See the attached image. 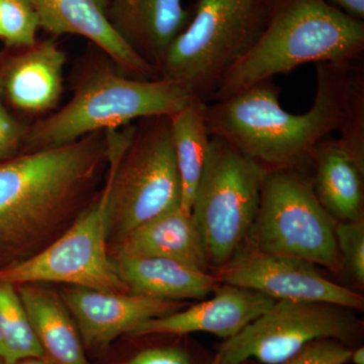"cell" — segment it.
Instances as JSON below:
<instances>
[{
  "mask_svg": "<svg viewBox=\"0 0 364 364\" xmlns=\"http://www.w3.org/2000/svg\"><path fill=\"white\" fill-rule=\"evenodd\" d=\"M354 61L316 64L315 100L305 114L282 109L280 90L272 79L210 102L205 111L208 134L226 141L267 171L306 169L318 144L341 129Z\"/></svg>",
  "mask_w": 364,
  "mask_h": 364,
  "instance_id": "6da1fadb",
  "label": "cell"
},
{
  "mask_svg": "<svg viewBox=\"0 0 364 364\" xmlns=\"http://www.w3.org/2000/svg\"><path fill=\"white\" fill-rule=\"evenodd\" d=\"M90 48L72 71L70 100L30 124L21 152L68 145L144 117L172 116L196 98L181 83L128 77L102 50Z\"/></svg>",
  "mask_w": 364,
  "mask_h": 364,
  "instance_id": "7a4b0ae2",
  "label": "cell"
},
{
  "mask_svg": "<svg viewBox=\"0 0 364 364\" xmlns=\"http://www.w3.org/2000/svg\"><path fill=\"white\" fill-rule=\"evenodd\" d=\"M363 51L364 21L327 0H277L267 30L230 69L210 102L233 97L305 64L352 62Z\"/></svg>",
  "mask_w": 364,
  "mask_h": 364,
  "instance_id": "3957f363",
  "label": "cell"
},
{
  "mask_svg": "<svg viewBox=\"0 0 364 364\" xmlns=\"http://www.w3.org/2000/svg\"><path fill=\"white\" fill-rule=\"evenodd\" d=\"M277 0H196L191 18L173 41L158 79L186 85L210 102L223 78L259 41Z\"/></svg>",
  "mask_w": 364,
  "mask_h": 364,
  "instance_id": "277c9868",
  "label": "cell"
},
{
  "mask_svg": "<svg viewBox=\"0 0 364 364\" xmlns=\"http://www.w3.org/2000/svg\"><path fill=\"white\" fill-rule=\"evenodd\" d=\"M107 162V133L0 163V217L7 232L43 226L75 205Z\"/></svg>",
  "mask_w": 364,
  "mask_h": 364,
  "instance_id": "5b68a950",
  "label": "cell"
},
{
  "mask_svg": "<svg viewBox=\"0 0 364 364\" xmlns=\"http://www.w3.org/2000/svg\"><path fill=\"white\" fill-rule=\"evenodd\" d=\"M102 196L107 242L114 245L144 223L181 208L170 116L138 119L119 164L107 171Z\"/></svg>",
  "mask_w": 364,
  "mask_h": 364,
  "instance_id": "8992f818",
  "label": "cell"
},
{
  "mask_svg": "<svg viewBox=\"0 0 364 364\" xmlns=\"http://www.w3.org/2000/svg\"><path fill=\"white\" fill-rule=\"evenodd\" d=\"M335 224L318 202L306 170H272L263 179L246 241L254 252L299 258L339 272L343 267Z\"/></svg>",
  "mask_w": 364,
  "mask_h": 364,
  "instance_id": "52a82bcc",
  "label": "cell"
},
{
  "mask_svg": "<svg viewBox=\"0 0 364 364\" xmlns=\"http://www.w3.org/2000/svg\"><path fill=\"white\" fill-rule=\"evenodd\" d=\"M265 173L226 141L210 136L191 212L210 267L230 262L247 239Z\"/></svg>",
  "mask_w": 364,
  "mask_h": 364,
  "instance_id": "ba28073f",
  "label": "cell"
},
{
  "mask_svg": "<svg viewBox=\"0 0 364 364\" xmlns=\"http://www.w3.org/2000/svg\"><path fill=\"white\" fill-rule=\"evenodd\" d=\"M363 325L354 311L331 304L275 301L272 308L215 352V364H279L318 339H335L354 348Z\"/></svg>",
  "mask_w": 364,
  "mask_h": 364,
  "instance_id": "9c48e42d",
  "label": "cell"
},
{
  "mask_svg": "<svg viewBox=\"0 0 364 364\" xmlns=\"http://www.w3.org/2000/svg\"><path fill=\"white\" fill-rule=\"evenodd\" d=\"M102 193L73 226L37 255L0 270V282L14 284L58 282L109 293H127L107 251Z\"/></svg>",
  "mask_w": 364,
  "mask_h": 364,
  "instance_id": "30bf717a",
  "label": "cell"
},
{
  "mask_svg": "<svg viewBox=\"0 0 364 364\" xmlns=\"http://www.w3.org/2000/svg\"><path fill=\"white\" fill-rule=\"evenodd\" d=\"M221 284L244 287L274 301L325 303L363 311L364 299L335 284L309 261L249 251L214 273Z\"/></svg>",
  "mask_w": 364,
  "mask_h": 364,
  "instance_id": "8fae6325",
  "label": "cell"
},
{
  "mask_svg": "<svg viewBox=\"0 0 364 364\" xmlns=\"http://www.w3.org/2000/svg\"><path fill=\"white\" fill-rule=\"evenodd\" d=\"M85 346L102 349L117 337L130 335L151 318L176 313L182 301H163L130 293H109L71 287L62 294Z\"/></svg>",
  "mask_w": 364,
  "mask_h": 364,
  "instance_id": "7c38bea8",
  "label": "cell"
},
{
  "mask_svg": "<svg viewBox=\"0 0 364 364\" xmlns=\"http://www.w3.org/2000/svg\"><path fill=\"white\" fill-rule=\"evenodd\" d=\"M14 50L0 55V97L6 105L37 121L58 109L66 54L51 39Z\"/></svg>",
  "mask_w": 364,
  "mask_h": 364,
  "instance_id": "4fadbf2b",
  "label": "cell"
},
{
  "mask_svg": "<svg viewBox=\"0 0 364 364\" xmlns=\"http://www.w3.org/2000/svg\"><path fill=\"white\" fill-rule=\"evenodd\" d=\"M274 303V299L252 289L221 284L213 298L203 299L188 309L146 321L130 336L203 332L227 340L236 336Z\"/></svg>",
  "mask_w": 364,
  "mask_h": 364,
  "instance_id": "5bb4252c",
  "label": "cell"
},
{
  "mask_svg": "<svg viewBox=\"0 0 364 364\" xmlns=\"http://www.w3.org/2000/svg\"><path fill=\"white\" fill-rule=\"evenodd\" d=\"M41 28L53 36L77 35L102 50L119 70L130 78L158 79L146 63L114 32L107 20L105 0H31Z\"/></svg>",
  "mask_w": 364,
  "mask_h": 364,
  "instance_id": "9a60e30c",
  "label": "cell"
},
{
  "mask_svg": "<svg viewBox=\"0 0 364 364\" xmlns=\"http://www.w3.org/2000/svg\"><path fill=\"white\" fill-rule=\"evenodd\" d=\"M105 4L114 32L157 72L191 18V9H184L182 0H105Z\"/></svg>",
  "mask_w": 364,
  "mask_h": 364,
  "instance_id": "2e32d148",
  "label": "cell"
},
{
  "mask_svg": "<svg viewBox=\"0 0 364 364\" xmlns=\"http://www.w3.org/2000/svg\"><path fill=\"white\" fill-rule=\"evenodd\" d=\"M306 169L318 202L335 222H354L364 218V169L340 145L326 136L311 155Z\"/></svg>",
  "mask_w": 364,
  "mask_h": 364,
  "instance_id": "e0dca14e",
  "label": "cell"
},
{
  "mask_svg": "<svg viewBox=\"0 0 364 364\" xmlns=\"http://www.w3.org/2000/svg\"><path fill=\"white\" fill-rule=\"evenodd\" d=\"M111 256L127 293L181 301L207 299L221 284L214 273L196 269L178 261Z\"/></svg>",
  "mask_w": 364,
  "mask_h": 364,
  "instance_id": "ac0fdd59",
  "label": "cell"
},
{
  "mask_svg": "<svg viewBox=\"0 0 364 364\" xmlns=\"http://www.w3.org/2000/svg\"><path fill=\"white\" fill-rule=\"evenodd\" d=\"M111 255L167 258L207 272L210 268L193 217L181 208L136 228L114 244Z\"/></svg>",
  "mask_w": 364,
  "mask_h": 364,
  "instance_id": "d6986e66",
  "label": "cell"
},
{
  "mask_svg": "<svg viewBox=\"0 0 364 364\" xmlns=\"http://www.w3.org/2000/svg\"><path fill=\"white\" fill-rule=\"evenodd\" d=\"M18 294L48 358L56 364H90L75 322L62 299L32 284H21Z\"/></svg>",
  "mask_w": 364,
  "mask_h": 364,
  "instance_id": "ffe728a7",
  "label": "cell"
},
{
  "mask_svg": "<svg viewBox=\"0 0 364 364\" xmlns=\"http://www.w3.org/2000/svg\"><path fill=\"white\" fill-rule=\"evenodd\" d=\"M207 105L200 98H195L170 116L172 146L181 183V208L186 213L191 212L208 156L210 136L205 123Z\"/></svg>",
  "mask_w": 364,
  "mask_h": 364,
  "instance_id": "44dd1931",
  "label": "cell"
},
{
  "mask_svg": "<svg viewBox=\"0 0 364 364\" xmlns=\"http://www.w3.org/2000/svg\"><path fill=\"white\" fill-rule=\"evenodd\" d=\"M30 318L14 284L0 282V358L4 364L45 358Z\"/></svg>",
  "mask_w": 364,
  "mask_h": 364,
  "instance_id": "7402d4cb",
  "label": "cell"
},
{
  "mask_svg": "<svg viewBox=\"0 0 364 364\" xmlns=\"http://www.w3.org/2000/svg\"><path fill=\"white\" fill-rule=\"evenodd\" d=\"M337 140L364 169V66L361 58L351 65L343 124Z\"/></svg>",
  "mask_w": 364,
  "mask_h": 364,
  "instance_id": "603a6c76",
  "label": "cell"
},
{
  "mask_svg": "<svg viewBox=\"0 0 364 364\" xmlns=\"http://www.w3.org/2000/svg\"><path fill=\"white\" fill-rule=\"evenodd\" d=\"M40 18L31 0H0V39L11 49L37 42Z\"/></svg>",
  "mask_w": 364,
  "mask_h": 364,
  "instance_id": "cb8c5ba5",
  "label": "cell"
},
{
  "mask_svg": "<svg viewBox=\"0 0 364 364\" xmlns=\"http://www.w3.org/2000/svg\"><path fill=\"white\" fill-rule=\"evenodd\" d=\"M124 364H215V353L177 341L151 344L135 352Z\"/></svg>",
  "mask_w": 364,
  "mask_h": 364,
  "instance_id": "d4e9b609",
  "label": "cell"
},
{
  "mask_svg": "<svg viewBox=\"0 0 364 364\" xmlns=\"http://www.w3.org/2000/svg\"><path fill=\"white\" fill-rule=\"evenodd\" d=\"M335 237L342 267L359 286L364 284V218L354 222H336Z\"/></svg>",
  "mask_w": 364,
  "mask_h": 364,
  "instance_id": "484cf974",
  "label": "cell"
},
{
  "mask_svg": "<svg viewBox=\"0 0 364 364\" xmlns=\"http://www.w3.org/2000/svg\"><path fill=\"white\" fill-rule=\"evenodd\" d=\"M350 347L335 339H318L279 364H348Z\"/></svg>",
  "mask_w": 364,
  "mask_h": 364,
  "instance_id": "4316f807",
  "label": "cell"
},
{
  "mask_svg": "<svg viewBox=\"0 0 364 364\" xmlns=\"http://www.w3.org/2000/svg\"><path fill=\"white\" fill-rule=\"evenodd\" d=\"M30 124L9 112L0 97V163L18 156L23 151Z\"/></svg>",
  "mask_w": 364,
  "mask_h": 364,
  "instance_id": "83f0119b",
  "label": "cell"
},
{
  "mask_svg": "<svg viewBox=\"0 0 364 364\" xmlns=\"http://www.w3.org/2000/svg\"><path fill=\"white\" fill-rule=\"evenodd\" d=\"M327 1L352 18L364 21V0H327Z\"/></svg>",
  "mask_w": 364,
  "mask_h": 364,
  "instance_id": "f1b7e54d",
  "label": "cell"
},
{
  "mask_svg": "<svg viewBox=\"0 0 364 364\" xmlns=\"http://www.w3.org/2000/svg\"><path fill=\"white\" fill-rule=\"evenodd\" d=\"M349 363L364 364V348L363 346L358 345L356 348L351 349L350 358Z\"/></svg>",
  "mask_w": 364,
  "mask_h": 364,
  "instance_id": "f546056e",
  "label": "cell"
},
{
  "mask_svg": "<svg viewBox=\"0 0 364 364\" xmlns=\"http://www.w3.org/2000/svg\"><path fill=\"white\" fill-rule=\"evenodd\" d=\"M14 364H56L53 363L51 359L48 358L47 356L45 358H35L23 359V360L18 361V363Z\"/></svg>",
  "mask_w": 364,
  "mask_h": 364,
  "instance_id": "4dcf8cb0",
  "label": "cell"
},
{
  "mask_svg": "<svg viewBox=\"0 0 364 364\" xmlns=\"http://www.w3.org/2000/svg\"><path fill=\"white\" fill-rule=\"evenodd\" d=\"M6 232H7L6 224H4L1 217H0V234L6 233Z\"/></svg>",
  "mask_w": 364,
  "mask_h": 364,
  "instance_id": "1f68e13d",
  "label": "cell"
},
{
  "mask_svg": "<svg viewBox=\"0 0 364 364\" xmlns=\"http://www.w3.org/2000/svg\"><path fill=\"white\" fill-rule=\"evenodd\" d=\"M0 364H4V361H2L1 358H0Z\"/></svg>",
  "mask_w": 364,
  "mask_h": 364,
  "instance_id": "d6a6232c",
  "label": "cell"
}]
</instances>
